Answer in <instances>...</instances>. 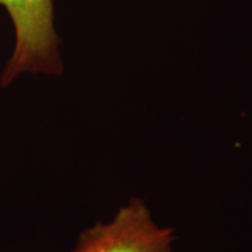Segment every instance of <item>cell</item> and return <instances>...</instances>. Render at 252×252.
<instances>
[{
    "mask_svg": "<svg viewBox=\"0 0 252 252\" xmlns=\"http://www.w3.org/2000/svg\"><path fill=\"white\" fill-rule=\"evenodd\" d=\"M14 28L13 52L0 75L7 87L24 74L61 75L63 63L54 24V0H0Z\"/></svg>",
    "mask_w": 252,
    "mask_h": 252,
    "instance_id": "obj_1",
    "label": "cell"
},
{
    "mask_svg": "<svg viewBox=\"0 0 252 252\" xmlns=\"http://www.w3.org/2000/svg\"><path fill=\"white\" fill-rule=\"evenodd\" d=\"M174 241V230L158 224L143 198L132 197L110 222L84 229L72 252H172Z\"/></svg>",
    "mask_w": 252,
    "mask_h": 252,
    "instance_id": "obj_2",
    "label": "cell"
}]
</instances>
